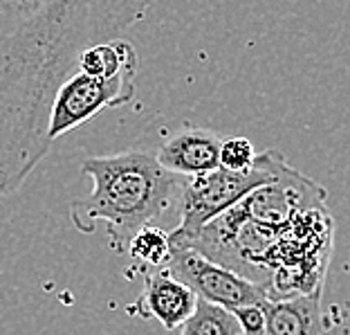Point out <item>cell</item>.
Wrapping results in <instances>:
<instances>
[{"instance_id": "obj_12", "label": "cell", "mask_w": 350, "mask_h": 335, "mask_svg": "<svg viewBox=\"0 0 350 335\" xmlns=\"http://www.w3.org/2000/svg\"><path fill=\"white\" fill-rule=\"evenodd\" d=\"M241 335H265V313H262V301L260 304H250L232 310Z\"/></svg>"}, {"instance_id": "obj_10", "label": "cell", "mask_w": 350, "mask_h": 335, "mask_svg": "<svg viewBox=\"0 0 350 335\" xmlns=\"http://www.w3.org/2000/svg\"><path fill=\"white\" fill-rule=\"evenodd\" d=\"M126 252L131 254L135 261H139L142 266L148 268H164L166 261L171 257V243L169 234L162 232L160 227L146 225L142 227L137 234L131 238Z\"/></svg>"}, {"instance_id": "obj_1", "label": "cell", "mask_w": 350, "mask_h": 335, "mask_svg": "<svg viewBox=\"0 0 350 335\" xmlns=\"http://www.w3.org/2000/svg\"><path fill=\"white\" fill-rule=\"evenodd\" d=\"M153 0H45L0 36V198L16 196L50 153L47 115L57 88L88 47L122 38Z\"/></svg>"}, {"instance_id": "obj_9", "label": "cell", "mask_w": 350, "mask_h": 335, "mask_svg": "<svg viewBox=\"0 0 350 335\" xmlns=\"http://www.w3.org/2000/svg\"><path fill=\"white\" fill-rule=\"evenodd\" d=\"M180 335H241L232 310L198 299L193 315L180 326Z\"/></svg>"}, {"instance_id": "obj_13", "label": "cell", "mask_w": 350, "mask_h": 335, "mask_svg": "<svg viewBox=\"0 0 350 335\" xmlns=\"http://www.w3.org/2000/svg\"><path fill=\"white\" fill-rule=\"evenodd\" d=\"M43 3L45 0H0V10L12 16H21V21H23V18H27L29 14H34Z\"/></svg>"}, {"instance_id": "obj_4", "label": "cell", "mask_w": 350, "mask_h": 335, "mask_svg": "<svg viewBox=\"0 0 350 335\" xmlns=\"http://www.w3.org/2000/svg\"><path fill=\"white\" fill-rule=\"evenodd\" d=\"M135 77H137V68L122 70L115 77H92L79 70L72 73L52 97L45 142L52 147L59 138L90 122L101 110L119 108L133 101Z\"/></svg>"}, {"instance_id": "obj_6", "label": "cell", "mask_w": 350, "mask_h": 335, "mask_svg": "<svg viewBox=\"0 0 350 335\" xmlns=\"http://www.w3.org/2000/svg\"><path fill=\"white\" fill-rule=\"evenodd\" d=\"M196 306V293L171 273H166L164 268H160L144 279V288H142L137 301L129 308V313L153 317L166 331H175L193 315Z\"/></svg>"}, {"instance_id": "obj_8", "label": "cell", "mask_w": 350, "mask_h": 335, "mask_svg": "<svg viewBox=\"0 0 350 335\" xmlns=\"http://www.w3.org/2000/svg\"><path fill=\"white\" fill-rule=\"evenodd\" d=\"M265 335H323L321 290L262 301Z\"/></svg>"}, {"instance_id": "obj_11", "label": "cell", "mask_w": 350, "mask_h": 335, "mask_svg": "<svg viewBox=\"0 0 350 335\" xmlns=\"http://www.w3.org/2000/svg\"><path fill=\"white\" fill-rule=\"evenodd\" d=\"M256 149L247 138H222L220 166L229 171H245L256 162Z\"/></svg>"}, {"instance_id": "obj_7", "label": "cell", "mask_w": 350, "mask_h": 335, "mask_svg": "<svg viewBox=\"0 0 350 335\" xmlns=\"http://www.w3.org/2000/svg\"><path fill=\"white\" fill-rule=\"evenodd\" d=\"M220 145L222 138L211 129H187L171 135L157 151V162L166 171H171L182 178H193V175L206 173L220 166Z\"/></svg>"}, {"instance_id": "obj_2", "label": "cell", "mask_w": 350, "mask_h": 335, "mask_svg": "<svg viewBox=\"0 0 350 335\" xmlns=\"http://www.w3.org/2000/svg\"><path fill=\"white\" fill-rule=\"evenodd\" d=\"M81 173L92 180V191L70 203V219L81 234H92L106 223L110 245L126 252L142 227L180 201L182 175L166 171L155 156L144 151H122L113 156L85 158Z\"/></svg>"}, {"instance_id": "obj_5", "label": "cell", "mask_w": 350, "mask_h": 335, "mask_svg": "<svg viewBox=\"0 0 350 335\" xmlns=\"http://www.w3.org/2000/svg\"><path fill=\"white\" fill-rule=\"evenodd\" d=\"M164 270L189 286L198 299L227 310L260 304L267 299V295L250 279L206 259L204 254L191 248H171V257L166 261Z\"/></svg>"}, {"instance_id": "obj_3", "label": "cell", "mask_w": 350, "mask_h": 335, "mask_svg": "<svg viewBox=\"0 0 350 335\" xmlns=\"http://www.w3.org/2000/svg\"><path fill=\"white\" fill-rule=\"evenodd\" d=\"M285 156L276 149H267L256 156L254 166L245 171H229L225 166L187 178L180 191V223L169 232L171 245H185L191 238L241 201L254 189L272 182L283 164Z\"/></svg>"}]
</instances>
